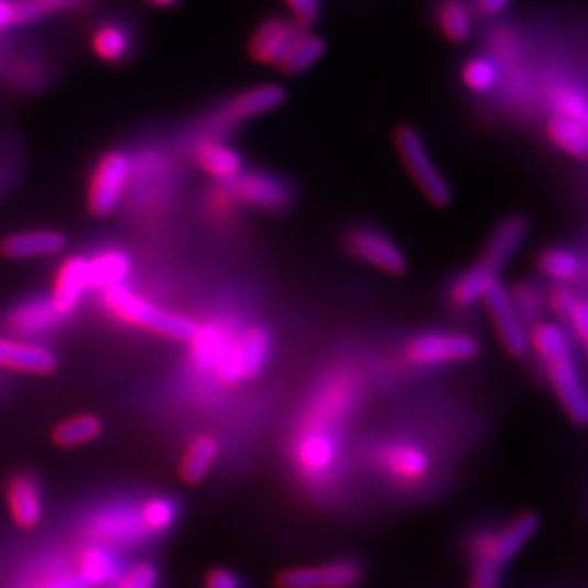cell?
Wrapping results in <instances>:
<instances>
[{"label":"cell","mask_w":588,"mask_h":588,"mask_svg":"<svg viewBox=\"0 0 588 588\" xmlns=\"http://www.w3.org/2000/svg\"><path fill=\"white\" fill-rule=\"evenodd\" d=\"M101 292H104V305L111 311L112 315L119 316L120 320L133 324L138 328L149 329L159 336L179 339V341H189L198 328L187 316L175 315V313L159 308L122 284L107 287Z\"/></svg>","instance_id":"1"},{"label":"cell","mask_w":588,"mask_h":588,"mask_svg":"<svg viewBox=\"0 0 588 588\" xmlns=\"http://www.w3.org/2000/svg\"><path fill=\"white\" fill-rule=\"evenodd\" d=\"M394 145L399 149L400 159L412 175L421 195L425 196L436 208L449 206L451 189L444 179V175L440 174V170L436 168L420 132L410 124H402L394 130Z\"/></svg>","instance_id":"2"},{"label":"cell","mask_w":588,"mask_h":588,"mask_svg":"<svg viewBox=\"0 0 588 588\" xmlns=\"http://www.w3.org/2000/svg\"><path fill=\"white\" fill-rule=\"evenodd\" d=\"M130 174L132 161L128 159V154L111 151L99 159L88 185V208L94 216L106 218L117 210L127 190Z\"/></svg>","instance_id":"3"},{"label":"cell","mask_w":588,"mask_h":588,"mask_svg":"<svg viewBox=\"0 0 588 588\" xmlns=\"http://www.w3.org/2000/svg\"><path fill=\"white\" fill-rule=\"evenodd\" d=\"M227 185L237 203L263 211L286 210L294 198L290 183L269 172H240Z\"/></svg>","instance_id":"4"},{"label":"cell","mask_w":588,"mask_h":588,"mask_svg":"<svg viewBox=\"0 0 588 588\" xmlns=\"http://www.w3.org/2000/svg\"><path fill=\"white\" fill-rule=\"evenodd\" d=\"M286 101V90L281 85L255 86L250 90L240 91L227 106L221 107L214 119L211 127L216 130H227V128L240 127L248 120L258 119L261 115L279 109Z\"/></svg>","instance_id":"5"},{"label":"cell","mask_w":588,"mask_h":588,"mask_svg":"<svg viewBox=\"0 0 588 588\" xmlns=\"http://www.w3.org/2000/svg\"><path fill=\"white\" fill-rule=\"evenodd\" d=\"M86 535L96 545L120 546L132 545L148 535V527L141 520L140 511L127 507H112L99 511L86 522Z\"/></svg>","instance_id":"6"},{"label":"cell","mask_w":588,"mask_h":588,"mask_svg":"<svg viewBox=\"0 0 588 588\" xmlns=\"http://www.w3.org/2000/svg\"><path fill=\"white\" fill-rule=\"evenodd\" d=\"M307 31V25H302L295 20H284L281 15L266 18L255 28L252 39L248 43V54L253 62L261 65H279L282 57L286 56L292 44Z\"/></svg>","instance_id":"7"},{"label":"cell","mask_w":588,"mask_h":588,"mask_svg":"<svg viewBox=\"0 0 588 588\" xmlns=\"http://www.w3.org/2000/svg\"><path fill=\"white\" fill-rule=\"evenodd\" d=\"M347 250L358 260L378 266L381 271L391 274L404 273L406 260L389 237L371 227H357L347 232L345 239Z\"/></svg>","instance_id":"8"},{"label":"cell","mask_w":588,"mask_h":588,"mask_svg":"<svg viewBox=\"0 0 588 588\" xmlns=\"http://www.w3.org/2000/svg\"><path fill=\"white\" fill-rule=\"evenodd\" d=\"M478 352L472 337L459 334H427L414 339L407 347V357L415 364H444L456 360H469Z\"/></svg>","instance_id":"9"},{"label":"cell","mask_w":588,"mask_h":588,"mask_svg":"<svg viewBox=\"0 0 588 588\" xmlns=\"http://www.w3.org/2000/svg\"><path fill=\"white\" fill-rule=\"evenodd\" d=\"M360 567L352 562H336L326 566L295 567L279 575L281 588H352L360 581Z\"/></svg>","instance_id":"10"},{"label":"cell","mask_w":588,"mask_h":588,"mask_svg":"<svg viewBox=\"0 0 588 588\" xmlns=\"http://www.w3.org/2000/svg\"><path fill=\"white\" fill-rule=\"evenodd\" d=\"M483 300L488 303L491 320L496 324L499 337L507 350L514 357H524L527 352V344H530L527 334H525L524 324L520 320L516 308L512 305V297L504 290L503 284L499 281L493 282Z\"/></svg>","instance_id":"11"},{"label":"cell","mask_w":588,"mask_h":588,"mask_svg":"<svg viewBox=\"0 0 588 588\" xmlns=\"http://www.w3.org/2000/svg\"><path fill=\"white\" fill-rule=\"evenodd\" d=\"M88 287V260L83 255H70L57 269L50 302L54 303L62 315L69 316L78 307Z\"/></svg>","instance_id":"12"},{"label":"cell","mask_w":588,"mask_h":588,"mask_svg":"<svg viewBox=\"0 0 588 588\" xmlns=\"http://www.w3.org/2000/svg\"><path fill=\"white\" fill-rule=\"evenodd\" d=\"M546 370H548L554 391L562 400L569 417L577 423H585L588 417L587 394H585L581 375L571 362V358L546 362Z\"/></svg>","instance_id":"13"},{"label":"cell","mask_w":588,"mask_h":588,"mask_svg":"<svg viewBox=\"0 0 588 588\" xmlns=\"http://www.w3.org/2000/svg\"><path fill=\"white\" fill-rule=\"evenodd\" d=\"M65 318L50 300H33L12 308L4 324L15 336L33 337L56 328Z\"/></svg>","instance_id":"14"},{"label":"cell","mask_w":588,"mask_h":588,"mask_svg":"<svg viewBox=\"0 0 588 588\" xmlns=\"http://www.w3.org/2000/svg\"><path fill=\"white\" fill-rule=\"evenodd\" d=\"M0 368L44 375L56 368V357L41 345L0 336Z\"/></svg>","instance_id":"15"},{"label":"cell","mask_w":588,"mask_h":588,"mask_svg":"<svg viewBox=\"0 0 588 588\" xmlns=\"http://www.w3.org/2000/svg\"><path fill=\"white\" fill-rule=\"evenodd\" d=\"M537 519L533 514H522L511 525H507L503 532L493 537H482L478 548L490 556L498 566H503L522 551V546L532 540L533 533L537 532Z\"/></svg>","instance_id":"16"},{"label":"cell","mask_w":588,"mask_h":588,"mask_svg":"<svg viewBox=\"0 0 588 588\" xmlns=\"http://www.w3.org/2000/svg\"><path fill=\"white\" fill-rule=\"evenodd\" d=\"M2 253L10 260H33V258H50L65 250V237L62 232L22 231L10 235L0 244Z\"/></svg>","instance_id":"17"},{"label":"cell","mask_w":588,"mask_h":588,"mask_svg":"<svg viewBox=\"0 0 588 588\" xmlns=\"http://www.w3.org/2000/svg\"><path fill=\"white\" fill-rule=\"evenodd\" d=\"M195 161L204 174L218 183H229L244 172V161L239 151L224 141L204 140L195 151Z\"/></svg>","instance_id":"18"},{"label":"cell","mask_w":588,"mask_h":588,"mask_svg":"<svg viewBox=\"0 0 588 588\" xmlns=\"http://www.w3.org/2000/svg\"><path fill=\"white\" fill-rule=\"evenodd\" d=\"M8 507L12 519L22 530H33L43 519V498L33 478L20 475L7 488Z\"/></svg>","instance_id":"19"},{"label":"cell","mask_w":588,"mask_h":588,"mask_svg":"<svg viewBox=\"0 0 588 588\" xmlns=\"http://www.w3.org/2000/svg\"><path fill=\"white\" fill-rule=\"evenodd\" d=\"M527 229H530L527 219L522 218V216H511V218L503 219L491 235L490 242L483 252V260L480 263L490 266L493 271L501 269L524 242Z\"/></svg>","instance_id":"20"},{"label":"cell","mask_w":588,"mask_h":588,"mask_svg":"<svg viewBox=\"0 0 588 588\" xmlns=\"http://www.w3.org/2000/svg\"><path fill=\"white\" fill-rule=\"evenodd\" d=\"M77 564L78 574L85 577L90 588L107 587L120 577L119 562L107 546L96 545V543L85 546L78 553Z\"/></svg>","instance_id":"21"},{"label":"cell","mask_w":588,"mask_h":588,"mask_svg":"<svg viewBox=\"0 0 588 588\" xmlns=\"http://www.w3.org/2000/svg\"><path fill=\"white\" fill-rule=\"evenodd\" d=\"M132 273V260L122 250H104L88 260V281L90 287L107 290L120 286Z\"/></svg>","instance_id":"22"},{"label":"cell","mask_w":588,"mask_h":588,"mask_svg":"<svg viewBox=\"0 0 588 588\" xmlns=\"http://www.w3.org/2000/svg\"><path fill=\"white\" fill-rule=\"evenodd\" d=\"M436 22L446 41L462 44L472 33V10L467 0H440L436 8Z\"/></svg>","instance_id":"23"},{"label":"cell","mask_w":588,"mask_h":588,"mask_svg":"<svg viewBox=\"0 0 588 588\" xmlns=\"http://www.w3.org/2000/svg\"><path fill=\"white\" fill-rule=\"evenodd\" d=\"M326 41L323 36L311 35L305 31L294 44L292 48L287 50L286 56L282 57L281 64L276 65L282 73H286L290 77L302 75L305 70L311 69L313 65L320 62V57L326 54Z\"/></svg>","instance_id":"24"},{"label":"cell","mask_w":588,"mask_h":588,"mask_svg":"<svg viewBox=\"0 0 588 588\" xmlns=\"http://www.w3.org/2000/svg\"><path fill=\"white\" fill-rule=\"evenodd\" d=\"M546 135L564 153L577 161H587V127L581 122L558 115L548 120Z\"/></svg>","instance_id":"25"},{"label":"cell","mask_w":588,"mask_h":588,"mask_svg":"<svg viewBox=\"0 0 588 588\" xmlns=\"http://www.w3.org/2000/svg\"><path fill=\"white\" fill-rule=\"evenodd\" d=\"M269 334L263 328H252L246 331L235 344L239 357L240 373L242 378H255L269 357Z\"/></svg>","instance_id":"26"},{"label":"cell","mask_w":588,"mask_h":588,"mask_svg":"<svg viewBox=\"0 0 588 588\" xmlns=\"http://www.w3.org/2000/svg\"><path fill=\"white\" fill-rule=\"evenodd\" d=\"M90 44L94 54L99 59L109 62V64H117V62H122L130 52V35L122 25L104 23L91 33Z\"/></svg>","instance_id":"27"},{"label":"cell","mask_w":588,"mask_h":588,"mask_svg":"<svg viewBox=\"0 0 588 588\" xmlns=\"http://www.w3.org/2000/svg\"><path fill=\"white\" fill-rule=\"evenodd\" d=\"M101 435V421L96 415L80 414L65 420L54 428L52 438L59 448H77Z\"/></svg>","instance_id":"28"},{"label":"cell","mask_w":588,"mask_h":588,"mask_svg":"<svg viewBox=\"0 0 588 588\" xmlns=\"http://www.w3.org/2000/svg\"><path fill=\"white\" fill-rule=\"evenodd\" d=\"M218 457V444L210 436H198L190 444L182 461V478L185 482H200Z\"/></svg>","instance_id":"29"},{"label":"cell","mask_w":588,"mask_h":588,"mask_svg":"<svg viewBox=\"0 0 588 588\" xmlns=\"http://www.w3.org/2000/svg\"><path fill=\"white\" fill-rule=\"evenodd\" d=\"M496 281H498L496 271L490 266L483 265V263H478L477 266H472L454 284V300L462 307L475 305V303L486 297L488 290Z\"/></svg>","instance_id":"30"},{"label":"cell","mask_w":588,"mask_h":588,"mask_svg":"<svg viewBox=\"0 0 588 588\" xmlns=\"http://www.w3.org/2000/svg\"><path fill=\"white\" fill-rule=\"evenodd\" d=\"M462 85L467 86L472 94L483 96L496 90L499 83V67L496 59L488 56L470 57L461 69Z\"/></svg>","instance_id":"31"},{"label":"cell","mask_w":588,"mask_h":588,"mask_svg":"<svg viewBox=\"0 0 588 588\" xmlns=\"http://www.w3.org/2000/svg\"><path fill=\"white\" fill-rule=\"evenodd\" d=\"M541 271L553 281L571 282L581 273V260L566 248H551L540 260Z\"/></svg>","instance_id":"32"},{"label":"cell","mask_w":588,"mask_h":588,"mask_svg":"<svg viewBox=\"0 0 588 588\" xmlns=\"http://www.w3.org/2000/svg\"><path fill=\"white\" fill-rule=\"evenodd\" d=\"M533 347L546 362L571 357V344L564 329L554 324H540L533 331Z\"/></svg>","instance_id":"33"},{"label":"cell","mask_w":588,"mask_h":588,"mask_svg":"<svg viewBox=\"0 0 588 588\" xmlns=\"http://www.w3.org/2000/svg\"><path fill=\"white\" fill-rule=\"evenodd\" d=\"M386 467L402 478H420L427 472L428 459L412 446H396L385 456Z\"/></svg>","instance_id":"34"},{"label":"cell","mask_w":588,"mask_h":588,"mask_svg":"<svg viewBox=\"0 0 588 588\" xmlns=\"http://www.w3.org/2000/svg\"><path fill=\"white\" fill-rule=\"evenodd\" d=\"M553 106L560 117L581 122L587 127L588 109L587 98L581 90H577L575 86H558L553 94Z\"/></svg>","instance_id":"35"},{"label":"cell","mask_w":588,"mask_h":588,"mask_svg":"<svg viewBox=\"0 0 588 588\" xmlns=\"http://www.w3.org/2000/svg\"><path fill=\"white\" fill-rule=\"evenodd\" d=\"M193 341V358L196 366L208 368L216 364L219 352L224 349V339L219 336L216 328H196L195 336L190 337Z\"/></svg>","instance_id":"36"},{"label":"cell","mask_w":588,"mask_h":588,"mask_svg":"<svg viewBox=\"0 0 588 588\" xmlns=\"http://www.w3.org/2000/svg\"><path fill=\"white\" fill-rule=\"evenodd\" d=\"M140 516L149 533L166 532L175 519V504L168 499H151L141 504Z\"/></svg>","instance_id":"37"},{"label":"cell","mask_w":588,"mask_h":588,"mask_svg":"<svg viewBox=\"0 0 588 588\" xmlns=\"http://www.w3.org/2000/svg\"><path fill=\"white\" fill-rule=\"evenodd\" d=\"M334 457V446L326 436L315 435L303 442V465L308 469H324Z\"/></svg>","instance_id":"38"},{"label":"cell","mask_w":588,"mask_h":588,"mask_svg":"<svg viewBox=\"0 0 588 588\" xmlns=\"http://www.w3.org/2000/svg\"><path fill=\"white\" fill-rule=\"evenodd\" d=\"M156 582H159L156 567L151 564H138L112 582V588H154Z\"/></svg>","instance_id":"39"},{"label":"cell","mask_w":588,"mask_h":588,"mask_svg":"<svg viewBox=\"0 0 588 588\" xmlns=\"http://www.w3.org/2000/svg\"><path fill=\"white\" fill-rule=\"evenodd\" d=\"M512 305L516 308V313L524 316V318H527L530 323H533V320L540 316L541 297L540 294L535 292V287L525 286V284L516 287Z\"/></svg>","instance_id":"40"},{"label":"cell","mask_w":588,"mask_h":588,"mask_svg":"<svg viewBox=\"0 0 588 588\" xmlns=\"http://www.w3.org/2000/svg\"><path fill=\"white\" fill-rule=\"evenodd\" d=\"M15 2H18V12H20V23H23L65 7L70 0H15Z\"/></svg>","instance_id":"41"},{"label":"cell","mask_w":588,"mask_h":588,"mask_svg":"<svg viewBox=\"0 0 588 588\" xmlns=\"http://www.w3.org/2000/svg\"><path fill=\"white\" fill-rule=\"evenodd\" d=\"M290 12L294 14L295 22L311 25L320 18V0H284Z\"/></svg>","instance_id":"42"},{"label":"cell","mask_w":588,"mask_h":588,"mask_svg":"<svg viewBox=\"0 0 588 588\" xmlns=\"http://www.w3.org/2000/svg\"><path fill=\"white\" fill-rule=\"evenodd\" d=\"M567 318H569V320H571V324H574L575 334H577V337H579V341H581L582 345L587 344V337H588L587 303L582 302V300H577V302H575L574 308L569 311V315H567Z\"/></svg>","instance_id":"43"},{"label":"cell","mask_w":588,"mask_h":588,"mask_svg":"<svg viewBox=\"0 0 588 588\" xmlns=\"http://www.w3.org/2000/svg\"><path fill=\"white\" fill-rule=\"evenodd\" d=\"M35 588H90L85 577L75 571V574H59L48 577L46 581L39 582Z\"/></svg>","instance_id":"44"},{"label":"cell","mask_w":588,"mask_h":588,"mask_svg":"<svg viewBox=\"0 0 588 588\" xmlns=\"http://www.w3.org/2000/svg\"><path fill=\"white\" fill-rule=\"evenodd\" d=\"M512 0H472V8L478 15L483 18H496L503 14L507 8L511 7Z\"/></svg>","instance_id":"45"},{"label":"cell","mask_w":588,"mask_h":588,"mask_svg":"<svg viewBox=\"0 0 588 588\" xmlns=\"http://www.w3.org/2000/svg\"><path fill=\"white\" fill-rule=\"evenodd\" d=\"M206 588H240L237 577L227 571V569H214L208 579H206Z\"/></svg>","instance_id":"46"},{"label":"cell","mask_w":588,"mask_h":588,"mask_svg":"<svg viewBox=\"0 0 588 588\" xmlns=\"http://www.w3.org/2000/svg\"><path fill=\"white\" fill-rule=\"evenodd\" d=\"M575 302V295L569 292V290H556L554 292L553 297H551V305H553L554 311L558 313V315L566 316L569 315V311L574 308Z\"/></svg>","instance_id":"47"},{"label":"cell","mask_w":588,"mask_h":588,"mask_svg":"<svg viewBox=\"0 0 588 588\" xmlns=\"http://www.w3.org/2000/svg\"><path fill=\"white\" fill-rule=\"evenodd\" d=\"M20 23V12L15 0H0V31Z\"/></svg>","instance_id":"48"},{"label":"cell","mask_w":588,"mask_h":588,"mask_svg":"<svg viewBox=\"0 0 588 588\" xmlns=\"http://www.w3.org/2000/svg\"><path fill=\"white\" fill-rule=\"evenodd\" d=\"M149 2H151V4H154V7L168 8L174 7L177 0H149Z\"/></svg>","instance_id":"49"}]
</instances>
